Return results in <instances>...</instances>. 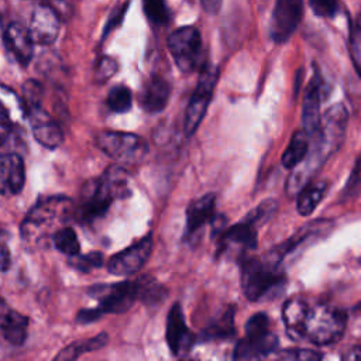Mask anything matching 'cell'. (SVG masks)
<instances>
[{"mask_svg":"<svg viewBox=\"0 0 361 361\" xmlns=\"http://www.w3.org/2000/svg\"><path fill=\"white\" fill-rule=\"evenodd\" d=\"M152 251V235L148 233L135 244L110 257L107 269L117 276H127L144 267Z\"/></svg>","mask_w":361,"mask_h":361,"instance_id":"obj_11","label":"cell"},{"mask_svg":"<svg viewBox=\"0 0 361 361\" xmlns=\"http://www.w3.org/2000/svg\"><path fill=\"white\" fill-rule=\"evenodd\" d=\"M324 92V82L317 69H314L312 79L309 80L305 97H303V113H302V121H303V130L312 137L320 124V103L323 99Z\"/></svg>","mask_w":361,"mask_h":361,"instance_id":"obj_16","label":"cell"},{"mask_svg":"<svg viewBox=\"0 0 361 361\" xmlns=\"http://www.w3.org/2000/svg\"><path fill=\"white\" fill-rule=\"evenodd\" d=\"M350 55L354 62L355 71H360V62H361V28H360V18H357L350 30Z\"/></svg>","mask_w":361,"mask_h":361,"instance_id":"obj_34","label":"cell"},{"mask_svg":"<svg viewBox=\"0 0 361 361\" xmlns=\"http://www.w3.org/2000/svg\"><path fill=\"white\" fill-rule=\"evenodd\" d=\"M348 121L347 109L343 104L330 106L322 116L317 131L312 135L314 138L313 148L307 152L305 159L295 166L290 173L286 192L289 196L296 195L305 186L313 173L341 147L345 135Z\"/></svg>","mask_w":361,"mask_h":361,"instance_id":"obj_2","label":"cell"},{"mask_svg":"<svg viewBox=\"0 0 361 361\" xmlns=\"http://www.w3.org/2000/svg\"><path fill=\"white\" fill-rule=\"evenodd\" d=\"M96 144L110 158L126 164H135L148 152L147 141L134 133L106 130L97 134Z\"/></svg>","mask_w":361,"mask_h":361,"instance_id":"obj_8","label":"cell"},{"mask_svg":"<svg viewBox=\"0 0 361 361\" xmlns=\"http://www.w3.org/2000/svg\"><path fill=\"white\" fill-rule=\"evenodd\" d=\"M89 296L99 302L97 307L103 313L120 314L127 312L138 300V283L134 279L113 285H94L89 289Z\"/></svg>","mask_w":361,"mask_h":361,"instance_id":"obj_10","label":"cell"},{"mask_svg":"<svg viewBox=\"0 0 361 361\" xmlns=\"http://www.w3.org/2000/svg\"><path fill=\"white\" fill-rule=\"evenodd\" d=\"M137 283H138V300L147 305L159 303L166 296V289L151 276H141L137 279Z\"/></svg>","mask_w":361,"mask_h":361,"instance_id":"obj_28","label":"cell"},{"mask_svg":"<svg viewBox=\"0 0 361 361\" xmlns=\"http://www.w3.org/2000/svg\"><path fill=\"white\" fill-rule=\"evenodd\" d=\"M103 314L104 313L99 307L82 309L76 316V322H79V323H92V322H96L97 319H100Z\"/></svg>","mask_w":361,"mask_h":361,"instance_id":"obj_40","label":"cell"},{"mask_svg":"<svg viewBox=\"0 0 361 361\" xmlns=\"http://www.w3.org/2000/svg\"><path fill=\"white\" fill-rule=\"evenodd\" d=\"M257 243L258 238L255 224L247 219L220 233V250L226 248L228 244L252 250L257 247Z\"/></svg>","mask_w":361,"mask_h":361,"instance_id":"obj_22","label":"cell"},{"mask_svg":"<svg viewBox=\"0 0 361 361\" xmlns=\"http://www.w3.org/2000/svg\"><path fill=\"white\" fill-rule=\"evenodd\" d=\"M275 209H276V202L272 200V199H268V200H264L262 203H259L255 209H252L245 216V219L252 221L254 224H257V223H261V221L267 220L274 213Z\"/></svg>","mask_w":361,"mask_h":361,"instance_id":"obj_36","label":"cell"},{"mask_svg":"<svg viewBox=\"0 0 361 361\" xmlns=\"http://www.w3.org/2000/svg\"><path fill=\"white\" fill-rule=\"evenodd\" d=\"M52 243L58 251L66 254L68 257L76 255L80 251V244L78 235L71 227H61L52 235Z\"/></svg>","mask_w":361,"mask_h":361,"instance_id":"obj_29","label":"cell"},{"mask_svg":"<svg viewBox=\"0 0 361 361\" xmlns=\"http://www.w3.org/2000/svg\"><path fill=\"white\" fill-rule=\"evenodd\" d=\"M171 94L169 83L161 76H151L140 93V106L147 113H159L165 109Z\"/></svg>","mask_w":361,"mask_h":361,"instance_id":"obj_20","label":"cell"},{"mask_svg":"<svg viewBox=\"0 0 361 361\" xmlns=\"http://www.w3.org/2000/svg\"><path fill=\"white\" fill-rule=\"evenodd\" d=\"M217 78H219V71L216 66H212L210 63H204L202 66L197 85L195 87V92H193V94L188 103L186 111H185L183 131H185L186 137L193 135V133L197 130L200 121L203 120L206 110L210 104V100L213 97Z\"/></svg>","mask_w":361,"mask_h":361,"instance_id":"obj_9","label":"cell"},{"mask_svg":"<svg viewBox=\"0 0 361 361\" xmlns=\"http://www.w3.org/2000/svg\"><path fill=\"white\" fill-rule=\"evenodd\" d=\"M11 265V254L8 247L0 241V272H4Z\"/></svg>","mask_w":361,"mask_h":361,"instance_id":"obj_41","label":"cell"},{"mask_svg":"<svg viewBox=\"0 0 361 361\" xmlns=\"http://www.w3.org/2000/svg\"><path fill=\"white\" fill-rule=\"evenodd\" d=\"M286 283V275L278 262L265 258H247L241 264V288L248 300L271 298Z\"/></svg>","mask_w":361,"mask_h":361,"instance_id":"obj_4","label":"cell"},{"mask_svg":"<svg viewBox=\"0 0 361 361\" xmlns=\"http://www.w3.org/2000/svg\"><path fill=\"white\" fill-rule=\"evenodd\" d=\"M27 329L28 319L17 310L11 309L8 303L0 296V330L4 338L14 345H20L27 338Z\"/></svg>","mask_w":361,"mask_h":361,"instance_id":"obj_19","label":"cell"},{"mask_svg":"<svg viewBox=\"0 0 361 361\" xmlns=\"http://www.w3.org/2000/svg\"><path fill=\"white\" fill-rule=\"evenodd\" d=\"M109 341V336L106 333H100L92 338H87L85 341H76L72 343L71 345L65 347L56 357L55 360H75L79 355L90 351H96L103 348Z\"/></svg>","mask_w":361,"mask_h":361,"instance_id":"obj_27","label":"cell"},{"mask_svg":"<svg viewBox=\"0 0 361 361\" xmlns=\"http://www.w3.org/2000/svg\"><path fill=\"white\" fill-rule=\"evenodd\" d=\"M166 343L171 353L176 357L186 355L195 343V336L186 326L182 306L178 302L173 303V306L168 312Z\"/></svg>","mask_w":361,"mask_h":361,"instance_id":"obj_13","label":"cell"},{"mask_svg":"<svg viewBox=\"0 0 361 361\" xmlns=\"http://www.w3.org/2000/svg\"><path fill=\"white\" fill-rule=\"evenodd\" d=\"M168 48L176 66L185 73L202 69L206 63L202 37L195 27L186 25L172 31L168 37Z\"/></svg>","mask_w":361,"mask_h":361,"instance_id":"obj_7","label":"cell"},{"mask_svg":"<svg viewBox=\"0 0 361 361\" xmlns=\"http://www.w3.org/2000/svg\"><path fill=\"white\" fill-rule=\"evenodd\" d=\"M312 11L319 17H333L337 13V0H309Z\"/></svg>","mask_w":361,"mask_h":361,"instance_id":"obj_37","label":"cell"},{"mask_svg":"<svg viewBox=\"0 0 361 361\" xmlns=\"http://www.w3.org/2000/svg\"><path fill=\"white\" fill-rule=\"evenodd\" d=\"M234 306H228L224 312L210 322L200 334V340L203 341H224L231 340L235 336L234 327Z\"/></svg>","mask_w":361,"mask_h":361,"instance_id":"obj_23","label":"cell"},{"mask_svg":"<svg viewBox=\"0 0 361 361\" xmlns=\"http://www.w3.org/2000/svg\"><path fill=\"white\" fill-rule=\"evenodd\" d=\"M144 13L148 20L157 25H165L171 20V11L166 0H142Z\"/></svg>","mask_w":361,"mask_h":361,"instance_id":"obj_32","label":"cell"},{"mask_svg":"<svg viewBox=\"0 0 361 361\" xmlns=\"http://www.w3.org/2000/svg\"><path fill=\"white\" fill-rule=\"evenodd\" d=\"M73 212V203L63 196H49L38 200L27 213L21 234L24 240H38L42 233L52 227V224L65 221Z\"/></svg>","mask_w":361,"mask_h":361,"instance_id":"obj_6","label":"cell"},{"mask_svg":"<svg viewBox=\"0 0 361 361\" xmlns=\"http://www.w3.org/2000/svg\"><path fill=\"white\" fill-rule=\"evenodd\" d=\"M21 138L17 131V126L8 121L0 120V157L18 152Z\"/></svg>","mask_w":361,"mask_h":361,"instance_id":"obj_30","label":"cell"},{"mask_svg":"<svg viewBox=\"0 0 361 361\" xmlns=\"http://www.w3.org/2000/svg\"><path fill=\"white\" fill-rule=\"evenodd\" d=\"M282 319L288 334L316 345L338 341L347 326V313L336 306L293 296L282 306Z\"/></svg>","mask_w":361,"mask_h":361,"instance_id":"obj_1","label":"cell"},{"mask_svg":"<svg viewBox=\"0 0 361 361\" xmlns=\"http://www.w3.org/2000/svg\"><path fill=\"white\" fill-rule=\"evenodd\" d=\"M327 190L326 182H307L298 192V212L302 216H309L320 203Z\"/></svg>","mask_w":361,"mask_h":361,"instance_id":"obj_25","label":"cell"},{"mask_svg":"<svg viewBox=\"0 0 361 361\" xmlns=\"http://www.w3.org/2000/svg\"><path fill=\"white\" fill-rule=\"evenodd\" d=\"M107 107L114 113H126L133 106V94L131 90L124 85L114 86L106 99Z\"/></svg>","mask_w":361,"mask_h":361,"instance_id":"obj_31","label":"cell"},{"mask_svg":"<svg viewBox=\"0 0 361 361\" xmlns=\"http://www.w3.org/2000/svg\"><path fill=\"white\" fill-rule=\"evenodd\" d=\"M59 27L61 23L55 10L47 4H39L34 8L27 30L34 44L49 45L56 39Z\"/></svg>","mask_w":361,"mask_h":361,"instance_id":"obj_14","label":"cell"},{"mask_svg":"<svg viewBox=\"0 0 361 361\" xmlns=\"http://www.w3.org/2000/svg\"><path fill=\"white\" fill-rule=\"evenodd\" d=\"M309 140H310V135L303 128L295 131V134L292 135L290 142L286 147V149L282 155V159H281L282 165L286 169H293L305 159V157L309 152V147H310Z\"/></svg>","mask_w":361,"mask_h":361,"instance_id":"obj_24","label":"cell"},{"mask_svg":"<svg viewBox=\"0 0 361 361\" xmlns=\"http://www.w3.org/2000/svg\"><path fill=\"white\" fill-rule=\"evenodd\" d=\"M302 14L303 0H276L269 27L271 38L278 44L286 42L298 28Z\"/></svg>","mask_w":361,"mask_h":361,"instance_id":"obj_12","label":"cell"},{"mask_svg":"<svg viewBox=\"0 0 361 361\" xmlns=\"http://www.w3.org/2000/svg\"><path fill=\"white\" fill-rule=\"evenodd\" d=\"M25 183V165L18 152L0 157V195L13 196L23 190Z\"/></svg>","mask_w":361,"mask_h":361,"instance_id":"obj_17","label":"cell"},{"mask_svg":"<svg viewBox=\"0 0 361 361\" xmlns=\"http://www.w3.org/2000/svg\"><path fill=\"white\" fill-rule=\"evenodd\" d=\"M128 4H130V1H126V3L120 4V6L111 13L110 18L107 20V23H106V25H104L103 38L107 37V34H109L111 30L117 28V27L121 24V21H123V18H124V14H126V11H127V8H128Z\"/></svg>","mask_w":361,"mask_h":361,"instance_id":"obj_39","label":"cell"},{"mask_svg":"<svg viewBox=\"0 0 361 361\" xmlns=\"http://www.w3.org/2000/svg\"><path fill=\"white\" fill-rule=\"evenodd\" d=\"M4 45L7 51L14 56V59L27 66L32 58L34 42L28 34V30L20 23H10L4 30Z\"/></svg>","mask_w":361,"mask_h":361,"instance_id":"obj_18","label":"cell"},{"mask_svg":"<svg viewBox=\"0 0 361 361\" xmlns=\"http://www.w3.org/2000/svg\"><path fill=\"white\" fill-rule=\"evenodd\" d=\"M279 345L278 337L269 329V319L259 312L252 314L245 323V334L237 343L233 358L234 360H258L268 357L276 351Z\"/></svg>","mask_w":361,"mask_h":361,"instance_id":"obj_5","label":"cell"},{"mask_svg":"<svg viewBox=\"0 0 361 361\" xmlns=\"http://www.w3.org/2000/svg\"><path fill=\"white\" fill-rule=\"evenodd\" d=\"M118 69L116 59L110 56H102L94 68V80L96 83H104L109 80Z\"/></svg>","mask_w":361,"mask_h":361,"instance_id":"obj_35","label":"cell"},{"mask_svg":"<svg viewBox=\"0 0 361 361\" xmlns=\"http://www.w3.org/2000/svg\"><path fill=\"white\" fill-rule=\"evenodd\" d=\"M281 358L285 360H320L323 355L314 350H300V348H289L279 354Z\"/></svg>","mask_w":361,"mask_h":361,"instance_id":"obj_38","label":"cell"},{"mask_svg":"<svg viewBox=\"0 0 361 361\" xmlns=\"http://www.w3.org/2000/svg\"><path fill=\"white\" fill-rule=\"evenodd\" d=\"M214 193H206L199 199L190 202L186 210V235L196 233L204 223L210 221L214 216Z\"/></svg>","mask_w":361,"mask_h":361,"instance_id":"obj_21","label":"cell"},{"mask_svg":"<svg viewBox=\"0 0 361 361\" xmlns=\"http://www.w3.org/2000/svg\"><path fill=\"white\" fill-rule=\"evenodd\" d=\"M360 357V347L358 345H355V347H353L351 348V351H348V354H345V355H343V358L344 360H357Z\"/></svg>","mask_w":361,"mask_h":361,"instance_id":"obj_43","label":"cell"},{"mask_svg":"<svg viewBox=\"0 0 361 361\" xmlns=\"http://www.w3.org/2000/svg\"><path fill=\"white\" fill-rule=\"evenodd\" d=\"M24 114V104L18 100L17 94L0 85V120L8 121L11 124H18L21 116Z\"/></svg>","mask_w":361,"mask_h":361,"instance_id":"obj_26","label":"cell"},{"mask_svg":"<svg viewBox=\"0 0 361 361\" xmlns=\"http://www.w3.org/2000/svg\"><path fill=\"white\" fill-rule=\"evenodd\" d=\"M128 175L120 165L109 166L99 178L87 180L80 192L73 214L82 224H92L106 214L113 200L130 196Z\"/></svg>","mask_w":361,"mask_h":361,"instance_id":"obj_3","label":"cell"},{"mask_svg":"<svg viewBox=\"0 0 361 361\" xmlns=\"http://www.w3.org/2000/svg\"><path fill=\"white\" fill-rule=\"evenodd\" d=\"M199 1H200L202 7H203V10L206 13L216 14L220 10V7H221V1L223 0H199Z\"/></svg>","mask_w":361,"mask_h":361,"instance_id":"obj_42","label":"cell"},{"mask_svg":"<svg viewBox=\"0 0 361 361\" xmlns=\"http://www.w3.org/2000/svg\"><path fill=\"white\" fill-rule=\"evenodd\" d=\"M103 254L99 251L87 252L85 255H72L69 259V265L80 272H90L92 269L100 268L103 265Z\"/></svg>","mask_w":361,"mask_h":361,"instance_id":"obj_33","label":"cell"},{"mask_svg":"<svg viewBox=\"0 0 361 361\" xmlns=\"http://www.w3.org/2000/svg\"><path fill=\"white\" fill-rule=\"evenodd\" d=\"M25 111L31 121L34 138L45 148H58L63 141V133L58 123L45 110H42L41 104L31 106L25 109Z\"/></svg>","mask_w":361,"mask_h":361,"instance_id":"obj_15","label":"cell"}]
</instances>
